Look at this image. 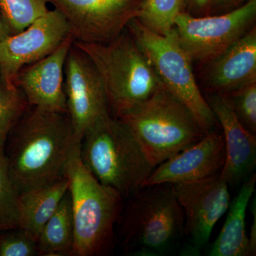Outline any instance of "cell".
I'll list each match as a JSON object with an SVG mask.
<instances>
[{"instance_id": "cell-22", "label": "cell", "mask_w": 256, "mask_h": 256, "mask_svg": "<svg viewBox=\"0 0 256 256\" xmlns=\"http://www.w3.org/2000/svg\"><path fill=\"white\" fill-rule=\"evenodd\" d=\"M20 196L0 148V230L20 228Z\"/></svg>"}, {"instance_id": "cell-8", "label": "cell", "mask_w": 256, "mask_h": 256, "mask_svg": "<svg viewBox=\"0 0 256 256\" xmlns=\"http://www.w3.org/2000/svg\"><path fill=\"white\" fill-rule=\"evenodd\" d=\"M256 0H249L224 14L194 16L184 12L173 28L192 62H210L256 26Z\"/></svg>"}, {"instance_id": "cell-23", "label": "cell", "mask_w": 256, "mask_h": 256, "mask_svg": "<svg viewBox=\"0 0 256 256\" xmlns=\"http://www.w3.org/2000/svg\"><path fill=\"white\" fill-rule=\"evenodd\" d=\"M50 0H0V12L12 33L22 31L50 10Z\"/></svg>"}, {"instance_id": "cell-10", "label": "cell", "mask_w": 256, "mask_h": 256, "mask_svg": "<svg viewBox=\"0 0 256 256\" xmlns=\"http://www.w3.org/2000/svg\"><path fill=\"white\" fill-rule=\"evenodd\" d=\"M142 0H50L70 28L74 41L107 43L137 18Z\"/></svg>"}, {"instance_id": "cell-21", "label": "cell", "mask_w": 256, "mask_h": 256, "mask_svg": "<svg viewBox=\"0 0 256 256\" xmlns=\"http://www.w3.org/2000/svg\"><path fill=\"white\" fill-rule=\"evenodd\" d=\"M28 107L22 90L8 85L0 74V148H4L10 132Z\"/></svg>"}, {"instance_id": "cell-14", "label": "cell", "mask_w": 256, "mask_h": 256, "mask_svg": "<svg viewBox=\"0 0 256 256\" xmlns=\"http://www.w3.org/2000/svg\"><path fill=\"white\" fill-rule=\"evenodd\" d=\"M206 100L223 130L226 161L220 176L228 186L242 184L256 168V136L240 124L227 94L214 92Z\"/></svg>"}, {"instance_id": "cell-9", "label": "cell", "mask_w": 256, "mask_h": 256, "mask_svg": "<svg viewBox=\"0 0 256 256\" xmlns=\"http://www.w3.org/2000/svg\"><path fill=\"white\" fill-rule=\"evenodd\" d=\"M172 188L182 208L184 235L188 238L181 255L200 256L216 224L228 210V184L220 173L198 181L174 184Z\"/></svg>"}, {"instance_id": "cell-25", "label": "cell", "mask_w": 256, "mask_h": 256, "mask_svg": "<svg viewBox=\"0 0 256 256\" xmlns=\"http://www.w3.org/2000/svg\"><path fill=\"white\" fill-rule=\"evenodd\" d=\"M38 255L37 242L23 229L0 230V256Z\"/></svg>"}, {"instance_id": "cell-27", "label": "cell", "mask_w": 256, "mask_h": 256, "mask_svg": "<svg viewBox=\"0 0 256 256\" xmlns=\"http://www.w3.org/2000/svg\"><path fill=\"white\" fill-rule=\"evenodd\" d=\"M249 0H213L210 14H220L240 8Z\"/></svg>"}, {"instance_id": "cell-5", "label": "cell", "mask_w": 256, "mask_h": 256, "mask_svg": "<svg viewBox=\"0 0 256 256\" xmlns=\"http://www.w3.org/2000/svg\"><path fill=\"white\" fill-rule=\"evenodd\" d=\"M80 144L74 149L66 169L74 226L73 256L104 255L111 247L122 196L98 181L86 168Z\"/></svg>"}, {"instance_id": "cell-2", "label": "cell", "mask_w": 256, "mask_h": 256, "mask_svg": "<svg viewBox=\"0 0 256 256\" xmlns=\"http://www.w3.org/2000/svg\"><path fill=\"white\" fill-rule=\"evenodd\" d=\"M80 156L99 182L122 197L142 188L156 168L126 124L110 114L87 130L80 142Z\"/></svg>"}, {"instance_id": "cell-6", "label": "cell", "mask_w": 256, "mask_h": 256, "mask_svg": "<svg viewBox=\"0 0 256 256\" xmlns=\"http://www.w3.org/2000/svg\"><path fill=\"white\" fill-rule=\"evenodd\" d=\"M126 208L122 226L128 255H168L184 235L182 208L172 184L144 186L133 194Z\"/></svg>"}, {"instance_id": "cell-20", "label": "cell", "mask_w": 256, "mask_h": 256, "mask_svg": "<svg viewBox=\"0 0 256 256\" xmlns=\"http://www.w3.org/2000/svg\"><path fill=\"white\" fill-rule=\"evenodd\" d=\"M184 12V0H142L136 20L150 31L164 34L174 28L175 20Z\"/></svg>"}, {"instance_id": "cell-15", "label": "cell", "mask_w": 256, "mask_h": 256, "mask_svg": "<svg viewBox=\"0 0 256 256\" xmlns=\"http://www.w3.org/2000/svg\"><path fill=\"white\" fill-rule=\"evenodd\" d=\"M74 42V37L69 36L54 52L20 70L16 85L23 92L28 106L40 110L67 114L64 69Z\"/></svg>"}, {"instance_id": "cell-12", "label": "cell", "mask_w": 256, "mask_h": 256, "mask_svg": "<svg viewBox=\"0 0 256 256\" xmlns=\"http://www.w3.org/2000/svg\"><path fill=\"white\" fill-rule=\"evenodd\" d=\"M64 90L67 114L76 140L80 143L89 127L110 112L98 74L86 56L74 44L66 60Z\"/></svg>"}, {"instance_id": "cell-4", "label": "cell", "mask_w": 256, "mask_h": 256, "mask_svg": "<svg viewBox=\"0 0 256 256\" xmlns=\"http://www.w3.org/2000/svg\"><path fill=\"white\" fill-rule=\"evenodd\" d=\"M118 119L132 132L154 168L206 134L190 109L162 84L149 98Z\"/></svg>"}, {"instance_id": "cell-18", "label": "cell", "mask_w": 256, "mask_h": 256, "mask_svg": "<svg viewBox=\"0 0 256 256\" xmlns=\"http://www.w3.org/2000/svg\"><path fill=\"white\" fill-rule=\"evenodd\" d=\"M66 176L20 196V226L37 242L40 234L68 190Z\"/></svg>"}, {"instance_id": "cell-13", "label": "cell", "mask_w": 256, "mask_h": 256, "mask_svg": "<svg viewBox=\"0 0 256 256\" xmlns=\"http://www.w3.org/2000/svg\"><path fill=\"white\" fill-rule=\"evenodd\" d=\"M226 161L223 133H208L193 146L156 166L144 186L191 182L220 174Z\"/></svg>"}, {"instance_id": "cell-11", "label": "cell", "mask_w": 256, "mask_h": 256, "mask_svg": "<svg viewBox=\"0 0 256 256\" xmlns=\"http://www.w3.org/2000/svg\"><path fill=\"white\" fill-rule=\"evenodd\" d=\"M69 36L68 24L54 9L0 41V74L4 82L16 87V77L24 67L50 55Z\"/></svg>"}, {"instance_id": "cell-17", "label": "cell", "mask_w": 256, "mask_h": 256, "mask_svg": "<svg viewBox=\"0 0 256 256\" xmlns=\"http://www.w3.org/2000/svg\"><path fill=\"white\" fill-rule=\"evenodd\" d=\"M256 182L254 173L242 184L238 194L230 202L226 220L208 255L249 256L246 216L248 205L255 191Z\"/></svg>"}, {"instance_id": "cell-28", "label": "cell", "mask_w": 256, "mask_h": 256, "mask_svg": "<svg viewBox=\"0 0 256 256\" xmlns=\"http://www.w3.org/2000/svg\"><path fill=\"white\" fill-rule=\"evenodd\" d=\"M254 220L252 224V230L250 232V236L248 237V250L249 256H255L256 252V201L254 202Z\"/></svg>"}, {"instance_id": "cell-26", "label": "cell", "mask_w": 256, "mask_h": 256, "mask_svg": "<svg viewBox=\"0 0 256 256\" xmlns=\"http://www.w3.org/2000/svg\"><path fill=\"white\" fill-rule=\"evenodd\" d=\"M213 0H184L185 12L194 16H204L210 15Z\"/></svg>"}, {"instance_id": "cell-16", "label": "cell", "mask_w": 256, "mask_h": 256, "mask_svg": "<svg viewBox=\"0 0 256 256\" xmlns=\"http://www.w3.org/2000/svg\"><path fill=\"white\" fill-rule=\"evenodd\" d=\"M208 84L214 92L229 94L256 82V28L210 62Z\"/></svg>"}, {"instance_id": "cell-1", "label": "cell", "mask_w": 256, "mask_h": 256, "mask_svg": "<svg viewBox=\"0 0 256 256\" xmlns=\"http://www.w3.org/2000/svg\"><path fill=\"white\" fill-rule=\"evenodd\" d=\"M77 142L68 114L33 108L12 130L4 146L20 194L65 178Z\"/></svg>"}, {"instance_id": "cell-24", "label": "cell", "mask_w": 256, "mask_h": 256, "mask_svg": "<svg viewBox=\"0 0 256 256\" xmlns=\"http://www.w3.org/2000/svg\"><path fill=\"white\" fill-rule=\"evenodd\" d=\"M227 95L240 124L256 136V82Z\"/></svg>"}, {"instance_id": "cell-7", "label": "cell", "mask_w": 256, "mask_h": 256, "mask_svg": "<svg viewBox=\"0 0 256 256\" xmlns=\"http://www.w3.org/2000/svg\"><path fill=\"white\" fill-rule=\"evenodd\" d=\"M127 28L162 85L190 109L206 134L217 130L220 124L197 85L192 60L180 44L174 28L159 34L134 18Z\"/></svg>"}, {"instance_id": "cell-29", "label": "cell", "mask_w": 256, "mask_h": 256, "mask_svg": "<svg viewBox=\"0 0 256 256\" xmlns=\"http://www.w3.org/2000/svg\"><path fill=\"white\" fill-rule=\"evenodd\" d=\"M12 34L11 30L8 26V24L5 22L1 12H0V41L4 40L10 35Z\"/></svg>"}, {"instance_id": "cell-3", "label": "cell", "mask_w": 256, "mask_h": 256, "mask_svg": "<svg viewBox=\"0 0 256 256\" xmlns=\"http://www.w3.org/2000/svg\"><path fill=\"white\" fill-rule=\"evenodd\" d=\"M95 67L109 110L118 118L142 104L161 86L150 62L130 32L107 43L74 42Z\"/></svg>"}, {"instance_id": "cell-19", "label": "cell", "mask_w": 256, "mask_h": 256, "mask_svg": "<svg viewBox=\"0 0 256 256\" xmlns=\"http://www.w3.org/2000/svg\"><path fill=\"white\" fill-rule=\"evenodd\" d=\"M74 240L73 214L68 190L40 234L37 240L38 255H72Z\"/></svg>"}]
</instances>
